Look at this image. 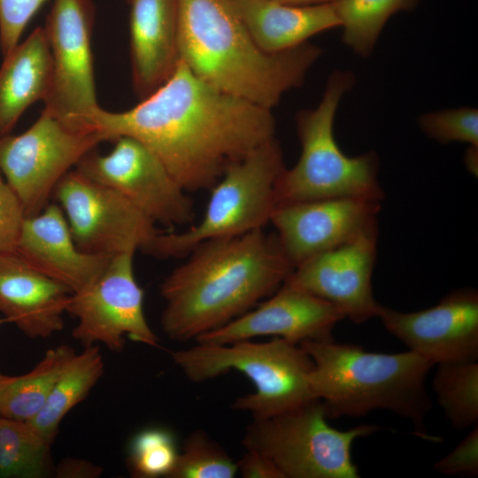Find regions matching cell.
<instances>
[{
	"mask_svg": "<svg viewBox=\"0 0 478 478\" xmlns=\"http://www.w3.org/2000/svg\"><path fill=\"white\" fill-rule=\"evenodd\" d=\"M94 23L91 0H54L43 27L52 64L43 110L63 122L98 107L91 51Z\"/></svg>",
	"mask_w": 478,
	"mask_h": 478,
	"instance_id": "obj_13",
	"label": "cell"
},
{
	"mask_svg": "<svg viewBox=\"0 0 478 478\" xmlns=\"http://www.w3.org/2000/svg\"><path fill=\"white\" fill-rule=\"evenodd\" d=\"M134 255L127 251L113 256L92 285L71 295L66 312L77 320L72 335L84 346L102 343L120 352L125 336L159 346L143 313V290L135 278Z\"/></svg>",
	"mask_w": 478,
	"mask_h": 478,
	"instance_id": "obj_12",
	"label": "cell"
},
{
	"mask_svg": "<svg viewBox=\"0 0 478 478\" xmlns=\"http://www.w3.org/2000/svg\"><path fill=\"white\" fill-rule=\"evenodd\" d=\"M130 58L136 96L146 98L179 62L178 0H130Z\"/></svg>",
	"mask_w": 478,
	"mask_h": 478,
	"instance_id": "obj_20",
	"label": "cell"
},
{
	"mask_svg": "<svg viewBox=\"0 0 478 478\" xmlns=\"http://www.w3.org/2000/svg\"><path fill=\"white\" fill-rule=\"evenodd\" d=\"M378 226L297 266L283 282L337 306L357 324L377 317L372 274L377 254Z\"/></svg>",
	"mask_w": 478,
	"mask_h": 478,
	"instance_id": "obj_15",
	"label": "cell"
},
{
	"mask_svg": "<svg viewBox=\"0 0 478 478\" xmlns=\"http://www.w3.org/2000/svg\"><path fill=\"white\" fill-rule=\"evenodd\" d=\"M160 285V323L173 341L186 342L248 312L280 288L294 270L276 234L263 228L204 241Z\"/></svg>",
	"mask_w": 478,
	"mask_h": 478,
	"instance_id": "obj_2",
	"label": "cell"
},
{
	"mask_svg": "<svg viewBox=\"0 0 478 478\" xmlns=\"http://www.w3.org/2000/svg\"><path fill=\"white\" fill-rule=\"evenodd\" d=\"M432 387L452 428L463 430L477 424V361L437 365Z\"/></svg>",
	"mask_w": 478,
	"mask_h": 478,
	"instance_id": "obj_27",
	"label": "cell"
},
{
	"mask_svg": "<svg viewBox=\"0 0 478 478\" xmlns=\"http://www.w3.org/2000/svg\"><path fill=\"white\" fill-rule=\"evenodd\" d=\"M445 475L476 477L478 475V425L448 455L434 465Z\"/></svg>",
	"mask_w": 478,
	"mask_h": 478,
	"instance_id": "obj_33",
	"label": "cell"
},
{
	"mask_svg": "<svg viewBox=\"0 0 478 478\" xmlns=\"http://www.w3.org/2000/svg\"><path fill=\"white\" fill-rule=\"evenodd\" d=\"M354 84L353 73L335 71L319 105L297 112L296 126L301 155L297 163L290 169L285 167L276 181L277 206L343 197L383 199L376 153L349 157L341 150L334 135L337 107Z\"/></svg>",
	"mask_w": 478,
	"mask_h": 478,
	"instance_id": "obj_5",
	"label": "cell"
},
{
	"mask_svg": "<svg viewBox=\"0 0 478 478\" xmlns=\"http://www.w3.org/2000/svg\"><path fill=\"white\" fill-rule=\"evenodd\" d=\"M66 125L108 141L142 142L187 192L212 189L230 166L275 137L276 127L271 110L215 89L181 60L136 106L121 112L98 106Z\"/></svg>",
	"mask_w": 478,
	"mask_h": 478,
	"instance_id": "obj_1",
	"label": "cell"
},
{
	"mask_svg": "<svg viewBox=\"0 0 478 478\" xmlns=\"http://www.w3.org/2000/svg\"><path fill=\"white\" fill-rule=\"evenodd\" d=\"M104 363L97 346H84L68 362L42 410L28 422L54 442L64 417L82 401L103 376Z\"/></svg>",
	"mask_w": 478,
	"mask_h": 478,
	"instance_id": "obj_24",
	"label": "cell"
},
{
	"mask_svg": "<svg viewBox=\"0 0 478 478\" xmlns=\"http://www.w3.org/2000/svg\"><path fill=\"white\" fill-rule=\"evenodd\" d=\"M52 443L28 421L0 416V477L44 478L53 474Z\"/></svg>",
	"mask_w": 478,
	"mask_h": 478,
	"instance_id": "obj_25",
	"label": "cell"
},
{
	"mask_svg": "<svg viewBox=\"0 0 478 478\" xmlns=\"http://www.w3.org/2000/svg\"><path fill=\"white\" fill-rule=\"evenodd\" d=\"M327 420L322 401L314 398L270 418L253 420L243 444L268 456L285 478L359 477L351 445L382 428L362 424L342 431Z\"/></svg>",
	"mask_w": 478,
	"mask_h": 478,
	"instance_id": "obj_8",
	"label": "cell"
},
{
	"mask_svg": "<svg viewBox=\"0 0 478 478\" xmlns=\"http://www.w3.org/2000/svg\"><path fill=\"white\" fill-rule=\"evenodd\" d=\"M25 218L19 198L0 172V253L14 251Z\"/></svg>",
	"mask_w": 478,
	"mask_h": 478,
	"instance_id": "obj_32",
	"label": "cell"
},
{
	"mask_svg": "<svg viewBox=\"0 0 478 478\" xmlns=\"http://www.w3.org/2000/svg\"><path fill=\"white\" fill-rule=\"evenodd\" d=\"M340 26L342 40L360 57H368L391 15L415 7L418 0H332Z\"/></svg>",
	"mask_w": 478,
	"mask_h": 478,
	"instance_id": "obj_26",
	"label": "cell"
},
{
	"mask_svg": "<svg viewBox=\"0 0 478 478\" xmlns=\"http://www.w3.org/2000/svg\"><path fill=\"white\" fill-rule=\"evenodd\" d=\"M278 3L290 5H310L330 2L332 0H273Z\"/></svg>",
	"mask_w": 478,
	"mask_h": 478,
	"instance_id": "obj_37",
	"label": "cell"
},
{
	"mask_svg": "<svg viewBox=\"0 0 478 478\" xmlns=\"http://www.w3.org/2000/svg\"><path fill=\"white\" fill-rule=\"evenodd\" d=\"M76 354L68 345L47 351L28 373L0 375V416L16 420H32L45 405L61 373Z\"/></svg>",
	"mask_w": 478,
	"mask_h": 478,
	"instance_id": "obj_23",
	"label": "cell"
},
{
	"mask_svg": "<svg viewBox=\"0 0 478 478\" xmlns=\"http://www.w3.org/2000/svg\"><path fill=\"white\" fill-rule=\"evenodd\" d=\"M72 294L15 251L0 253V312L27 336L47 338L61 331Z\"/></svg>",
	"mask_w": 478,
	"mask_h": 478,
	"instance_id": "obj_19",
	"label": "cell"
},
{
	"mask_svg": "<svg viewBox=\"0 0 478 478\" xmlns=\"http://www.w3.org/2000/svg\"><path fill=\"white\" fill-rule=\"evenodd\" d=\"M108 139L75 130L42 111L19 135L0 138V172L19 198L26 217L42 212L59 181L80 160Z\"/></svg>",
	"mask_w": 478,
	"mask_h": 478,
	"instance_id": "obj_9",
	"label": "cell"
},
{
	"mask_svg": "<svg viewBox=\"0 0 478 478\" xmlns=\"http://www.w3.org/2000/svg\"><path fill=\"white\" fill-rule=\"evenodd\" d=\"M52 81L50 45L43 27L4 56L0 67V138L11 135L22 113L48 96Z\"/></svg>",
	"mask_w": 478,
	"mask_h": 478,
	"instance_id": "obj_22",
	"label": "cell"
},
{
	"mask_svg": "<svg viewBox=\"0 0 478 478\" xmlns=\"http://www.w3.org/2000/svg\"><path fill=\"white\" fill-rule=\"evenodd\" d=\"M299 345L313 362L309 383L328 419L357 418L385 409L408 420L421 439L439 441L428 433L425 423L432 407L425 383L434 366L428 359L410 350L368 352L334 341Z\"/></svg>",
	"mask_w": 478,
	"mask_h": 478,
	"instance_id": "obj_4",
	"label": "cell"
},
{
	"mask_svg": "<svg viewBox=\"0 0 478 478\" xmlns=\"http://www.w3.org/2000/svg\"><path fill=\"white\" fill-rule=\"evenodd\" d=\"M173 435L161 428H146L133 438L127 457L130 473L137 478H167L178 457Z\"/></svg>",
	"mask_w": 478,
	"mask_h": 478,
	"instance_id": "obj_29",
	"label": "cell"
},
{
	"mask_svg": "<svg viewBox=\"0 0 478 478\" xmlns=\"http://www.w3.org/2000/svg\"><path fill=\"white\" fill-rule=\"evenodd\" d=\"M5 321H7L5 319H4V320L0 319V325L3 324V323H4ZM1 374H2L0 373V375H1Z\"/></svg>",
	"mask_w": 478,
	"mask_h": 478,
	"instance_id": "obj_38",
	"label": "cell"
},
{
	"mask_svg": "<svg viewBox=\"0 0 478 478\" xmlns=\"http://www.w3.org/2000/svg\"><path fill=\"white\" fill-rule=\"evenodd\" d=\"M170 354L194 382L230 370L246 375L255 391L235 399L232 408L250 412L253 420L270 418L317 398L309 383L312 358L299 344L281 337L265 343L251 339L227 344L197 343Z\"/></svg>",
	"mask_w": 478,
	"mask_h": 478,
	"instance_id": "obj_6",
	"label": "cell"
},
{
	"mask_svg": "<svg viewBox=\"0 0 478 478\" xmlns=\"http://www.w3.org/2000/svg\"><path fill=\"white\" fill-rule=\"evenodd\" d=\"M236 474V462L205 432L197 430L186 439L167 478H233Z\"/></svg>",
	"mask_w": 478,
	"mask_h": 478,
	"instance_id": "obj_28",
	"label": "cell"
},
{
	"mask_svg": "<svg viewBox=\"0 0 478 478\" xmlns=\"http://www.w3.org/2000/svg\"><path fill=\"white\" fill-rule=\"evenodd\" d=\"M114 142L110 153L100 155L93 150L74 169L116 190L155 224L191 222L193 202L159 158L133 137Z\"/></svg>",
	"mask_w": 478,
	"mask_h": 478,
	"instance_id": "obj_11",
	"label": "cell"
},
{
	"mask_svg": "<svg viewBox=\"0 0 478 478\" xmlns=\"http://www.w3.org/2000/svg\"><path fill=\"white\" fill-rule=\"evenodd\" d=\"M345 318L332 303L284 283L257 309L195 340L201 343L227 344L257 336L274 335L292 343L334 341L335 324Z\"/></svg>",
	"mask_w": 478,
	"mask_h": 478,
	"instance_id": "obj_17",
	"label": "cell"
},
{
	"mask_svg": "<svg viewBox=\"0 0 478 478\" xmlns=\"http://www.w3.org/2000/svg\"><path fill=\"white\" fill-rule=\"evenodd\" d=\"M102 473L101 466L89 460L66 458L55 466L53 474L57 478H97Z\"/></svg>",
	"mask_w": 478,
	"mask_h": 478,
	"instance_id": "obj_35",
	"label": "cell"
},
{
	"mask_svg": "<svg viewBox=\"0 0 478 478\" xmlns=\"http://www.w3.org/2000/svg\"><path fill=\"white\" fill-rule=\"evenodd\" d=\"M52 197L83 252L113 257L140 250L146 254L160 233L153 221L120 193L76 169L59 181Z\"/></svg>",
	"mask_w": 478,
	"mask_h": 478,
	"instance_id": "obj_10",
	"label": "cell"
},
{
	"mask_svg": "<svg viewBox=\"0 0 478 478\" xmlns=\"http://www.w3.org/2000/svg\"><path fill=\"white\" fill-rule=\"evenodd\" d=\"M256 43L274 53L297 47L320 32L340 26L332 1L290 5L273 0H232Z\"/></svg>",
	"mask_w": 478,
	"mask_h": 478,
	"instance_id": "obj_21",
	"label": "cell"
},
{
	"mask_svg": "<svg viewBox=\"0 0 478 478\" xmlns=\"http://www.w3.org/2000/svg\"><path fill=\"white\" fill-rule=\"evenodd\" d=\"M381 200L343 197L278 205L270 222L294 268L374 226Z\"/></svg>",
	"mask_w": 478,
	"mask_h": 478,
	"instance_id": "obj_16",
	"label": "cell"
},
{
	"mask_svg": "<svg viewBox=\"0 0 478 478\" xmlns=\"http://www.w3.org/2000/svg\"><path fill=\"white\" fill-rule=\"evenodd\" d=\"M127 1L129 2L130 0H127Z\"/></svg>",
	"mask_w": 478,
	"mask_h": 478,
	"instance_id": "obj_39",
	"label": "cell"
},
{
	"mask_svg": "<svg viewBox=\"0 0 478 478\" xmlns=\"http://www.w3.org/2000/svg\"><path fill=\"white\" fill-rule=\"evenodd\" d=\"M422 132L441 143H466L478 146V111L461 107L428 112L419 117Z\"/></svg>",
	"mask_w": 478,
	"mask_h": 478,
	"instance_id": "obj_30",
	"label": "cell"
},
{
	"mask_svg": "<svg viewBox=\"0 0 478 478\" xmlns=\"http://www.w3.org/2000/svg\"><path fill=\"white\" fill-rule=\"evenodd\" d=\"M178 49L180 60L204 82L268 110L304 82L321 54L309 42L263 50L232 0H178Z\"/></svg>",
	"mask_w": 478,
	"mask_h": 478,
	"instance_id": "obj_3",
	"label": "cell"
},
{
	"mask_svg": "<svg viewBox=\"0 0 478 478\" xmlns=\"http://www.w3.org/2000/svg\"><path fill=\"white\" fill-rule=\"evenodd\" d=\"M236 465L237 473L244 478H285L268 456L253 449H246Z\"/></svg>",
	"mask_w": 478,
	"mask_h": 478,
	"instance_id": "obj_34",
	"label": "cell"
},
{
	"mask_svg": "<svg viewBox=\"0 0 478 478\" xmlns=\"http://www.w3.org/2000/svg\"><path fill=\"white\" fill-rule=\"evenodd\" d=\"M377 317L410 351L433 365L477 361L478 291H451L435 306L411 312L379 304Z\"/></svg>",
	"mask_w": 478,
	"mask_h": 478,
	"instance_id": "obj_14",
	"label": "cell"
},
{
	"mask_svg": "<svg viewBox=\"0 0 478 478\" xmlns=\"http://www.w3.org/2000/svg\"><path fill=\"white\" fill-rule=\"evenodd\" d=\"M46 0H0V49L3 56L18 44L27 25Z\"/></svg>",
	"mask_w": 478,
	"mask_h": 478,
	"instance_id": "obj_31",
	"label": "cell"
},
{
	"mask_svg": "<svg viewBox=\"0 0 478 478\" xmlns=\"http://www.w3.org/2000/svg\"><path fill=\"white\" fill-rule=\"evenodd\" d=\"M284 168L281 145L274 137L227 169L212 187L197 225L181 233H158L146 254L181 258L204 241L263 228L277 206L275 183Z\"/></svg>",
	"mask_w": 478,
	"mask_h": 478,
	"instance_id": "obj_7",
	"label": "cell"
},
{
	"mask_svg": "<svg viewBox=\"0 0 478 478\" xmlns=\"http://www.w3.org/2000/svg\"><path fill=\"white\" fill-rule=\"evenodd\" d=\"M466 169L474 176L478 173V146L469 145L464 156Z\"/></svg>",
	"mask_w": 478,
	"mask_h": 478,
	"instance_id": "obj_36",
	"label": "cell"
},
{
	"mask_svg": "<svg viewBox=\"0 0 478 478\" xmlns=\"http://www.w3.org/2000/svg\"><path fill=\"white\" fill-rule=\"evenodd\" d=\"M14 251L32 268L72 293L92 285L112 258L81 251L62 208L55 203L25 218Z\"/></svg>",
	"mask_w": 478,
	"mask_h": 478,
	"instance_id": "obj_18",
	"label": "cell"
}]
</instances>
